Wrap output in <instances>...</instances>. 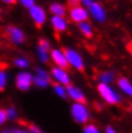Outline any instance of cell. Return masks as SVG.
Instances as JSON below:
<instances>
[{"label": "cell", "mask_w": 132, "mask_h": 133, "mask_svg": "<svg viewBox=\"0 0 132 133\" xmlns=\"http://www.w3.org/2000/svg\"><path fill=\"white\" fill-rule=\"evenodd\" d=\"M80 30L82 31V33L86 36V37H91L92 36V31H91V27H90V24L89 23H80Z\"/></svg>", "instance_id": "cell-15"}, {"label": "cell", "mask_w": 132, "mask_h": 133, "mask_svg": "<svg viewBox=\"0 0 132 133\" xmlns=\"http://www.w3.org/2000/svg\"><path fill=\"white\" fill-rule=\"evenodd\" d=\"M51 23H53V27L56 32H62L67 28V23L66 21L62 18V17H58V16H54L53 19H51Z\"/></svg>", "instance_id": "cell-12"}, {"label": "cell", "mask_w": 132, "mask_h": 133, "mask_svg": "<svg viewBox=\"0 0 132 133\" xmlns=\"http://www.w3.org/2000/svg\"><path fill=\"white\" fill-rule=\"evenodd\" d=\"M37 54H39V58H40V60L41 62H46L48 60V54H46V50L45 49H42L41 46H39L37 48Z\"/></svg>", "instance_id": "cell-17"}, {"label": "cell", "mask_w": 132, "mask_h": 133, "mask_svg": "<svg viewBox=\"0 0 132 133\" xmlns=\"http://www.w3.org/2000/svg\"><path fill=\"white\" fill-rule=\"evenodd\" d=\"M98 90H99V94L103 96V99L105 100L108 104H117V102L121 101L119 96L117 95L116 92H114L106 83H100Z\"/></svg>", "instance_id": "cell-1"}, {"label": "cell", "mask_w": 132, "mask_h": 133, "mask_svg": "<svg viewBox=\"0 0 132 133\" xmlns=\"http://www.w3.org/2000/svg\"><path fill=\"white\" fill-rule=\"evenodd\" d=\"M118 86L121 87V90L123 91V92H126L127 95H130L132 96V84L126 78H119L118 79Z\"/></svg>", "instance_id": "cell-13"}, {"label": "cell", "mask_w": 132, "mask_h": 133, "mask_svg": "<svg viewBox=\"0 0 132 133\" xmlns=\"http://www.w3.org/2000/svg\"><path fill=\"white\" fill-rule=\"evenodd\" d=\"M68 95L72 97L73 100H76L77 102H81L83 104L86 99H85V96H83V94L77 88V87H73V86H71V87H68Z\"/></svg>", "instance_id": "cell-11"}, {"label": "cell", "mask_w": 132, "mask_h": 133, "mask_svg": "<svg viewBox=\"0 0 132 133\" xmlns=\"http://www.w3.org/2000/svg\"><path fill=\"white\" fill-rule=\"evenodd\" d=\"M33 82L36 83L37 86H40V87H46L48 86V83H49V81L48 79H44V78H41V77H35L33 78Z\"/></svg>", "instance_id": "cell-19"}, {"label": "cell", "mask_w": 132, "mask_h": 133, "mask_svg": "<svg viewBox=\"0 0 132 133\" xmlns=\"http://www.w3.org/2000/svg\"><path fill=\"white\" fill-rule=\"evenodd\" d=\"M36 74H37V77H41V78L49 81V76H48V73H46L45 70H42V69H37V70H36Z\"/></svg>", "instance_id": "cell-21"}, {"label": "cell", "mask_w": 132, "mask_h": 133, "mask_svg": "<svg viewBox=\"0 0 132 133\" xmlns=\"http://www.w3.org/2000/svg\"><path fill=\"white\" fill-rule=\"evenodd\" d=\"M50 12H51V13H54L55 16L62 17V16H64L66 9H64V6H63V5H60V4H53V5L50 6Z\"/></svg>", "instance_id": "cell-14"}, {"label": "cell", "mask_w": 132, "mask_h": 133, "mask_svg": "<svg viewBox=\"0 0 132 133\" xmlns=\"http://www.w3.org/2000/svg\"><path fill=\"white\" fill-rule=\"evenodd\" d=\"M39 44H40L39 46H41L42 49H45V50L49 49V42H48L46 40H40V42H39Z\"/></svg>", "instance_id": "cell-27"}, {"label": "cell", "mask_w": 132, "mask_h": 133, "mask_svg": "<svg viewBox=\"0 0 132 133\" xmlns=\"http://www.w3.org/2000/svg\"><path fill=\"white\" fill-rule=\"evenodd\" d=\"M67 1H68V5L71 8H76V6H78V4H80L81 0H67Z\"/></svg>", "instance_id": "cell-25"}, {"label": "cell", "mask_w": 132, "mask_h": 133, "mask_svg": "<svg viewBox=\"0 0 132 133\" xmlns=\"http://www.w3.org/2000/svg\"><path fill=\"white\" fill-rule=\"evenodd\" d=\"M30 13H31V17L33 18L36 26H37V27H41L42 23L45 22V12H44V9L35 5V6H32V8L30 9Z\"/></svg>", "instance_id": "cell-6"}, {"label": "cell", "mask_w": 132, "mask_h": 133, "mask_svg": "<svg viewBox=\"0 0 132 133\" xmlns=\"http://www.w3.org/2000/svg\"><path fill=\"white\" fill-rule=\"evenodd\" d=\"M8 36L14 44H22L24 41V35L16 27H8Z\"/></svg>", "instance_id": "cell-9"}, {"label": "cell", "mask_w": 132, "mask_h": 133, "mask_svg": "<svg viewBox=\"0 0 132 133\" xmlns=\"http://www.w3.org/2000/svg\"><path fill=\"white\" fill-rule=\"evenodd\" d=\"M16 116H17V113L14 109H8V110H7V118L13 119V118H16Z\"/></svg>", "instance_id": "cell-24"}, {"label": "cell", "mask_w": 132, "mask_h": 133, "mask_svg": "<svg viewBox=\"0 0 132 133\" xmlns=\"http://www.w3.org/2000/svg\"><path fill=\"white\" fill-rule=\"evenodd\" d=\"M51 58L54 60V63L59 68H67L68 66V60H67V56L64 54V51L62 50H53L51 51Z\"/></svg>", "instance_id": "cell-5"}, {"label": "cell", "mask_w": 132, "mask_h": 133, "mask_svg": "<svg viewBox=\"0 0 132 133\" xmlns=\"http://www.w3.org/2000/svg\"><path fill=\"white\" fill-rule=\"evenodd\" d=\"M54 91L60 96V97H66L67 96V91H66V88L63 87V86H60V84H55L54 86Z\"/></svg>", "instance_id": "cell-16"}, {"label": "cell", "mask_w": 132, "mask_h": 133, "mask_svg": "<svg viewBox=\"0 0 132 133\" xmlns=\"http://www.w3.org/2000/svg\"><path fill=\"white\" fill-rule=\"evenodd\" d=\"M5 82H7V76L4 72H1V74H0V88L1 90L5 87Z\"/></svg>", "instance_id": "cell-23"}, {"label": "cell", "mask_w": 132, "mask_h": 133, "mask_svg": "<svg viewBox=\"0 0 132 133\" xmlns=\"http://www.w3.org/2000/svg\"><path fill=\"white\" fill-rule=\"evenodd\" d=\"M90 12L94 16V18L96 21H99V22H103L105 19V12H104V9L100 6L99 4H96V3H92L90 5Z\"/></svg>", "instance_id": "cell-10"}, {"label": "cell", "mask_w": 132, "mask_h": 133, "mask_svg": "<svg viewBox=\"0 0 132 133\" xmlns=\"http://www.w3.org/2000/svg\"><path fill=\"white\" fill-rule=\"evenodd\" d=\"M71 18L74 21V22H78V23H82L87 19V12L81 8V6H76V8H72L71 9Z\"/></svg>", "instance_id": "cell-8"}, {"label": "cell", "mask_w": 132, "mask_h": 133, "mask_svg": "<svg viewBox=\"0 0 132 133\" xmlns=\"http://www.w3.org/2000/svg\"><path fill=\"white\" fill-rule=\"evenodd\" d=\"M106 133H116V131H114L112 127H108V128H106Z\"/></svg>", "instance_id": "cell-30"}, {"label": "cell", "mask_w": 132, "mask_h": 133, "mask_svg": "<svg viewBox=\"0 0 132 133\" xmlns=\"http://www.w3.org/2000/svg\"><path fill=\"white\" fill-rule=\"evenodd\" d=\"M5 116H7V111H5V110H1V111H0V123H4Z\"/></svg>", "instance_id": "cell-28"}, {"label": "cell", "mask_w": 132, "mask_h": 133, "mask_svg": "<svg viewBox=\"0 0 132 133\" xmlns=\"http://www.w3.org/2000/svg\"><path fill=\"white\" fill-rule=\"evenodd\" d=\"M85 133H100V132L98 131V128L95 125L90 124V125H86L85 127Z\"/></svg>", "instance_id": "cell-20"}, {"label": "cell", "mask_w": 132, "mask_h": 133, "mask_svg": "<svg viewBox=\"0 0 132 133\" xmlns=\"http://www.w3.org/2000/svg\"><path fill=\"white\" fill-rule=\"evenodd\" d=\"M51 73H53V77L59 83H62V84H68V83H69V77H68L67 72L63 68L55 66V68H53Z\"/></svg>", "instance_id": "cell-7"}, {"label": "cell", "mask_w": 132, "mask_h": 133, "mask_svg": "<svg viewBox=\"0 0 132 133\" xmlns=\"http://www.w3.org/2000/svg\"><path fill=\"white\" fill-rule=\"evenodd\" d=\"M16 65L21 66V68H24V66L28 65V60H26V59H17L16 60Z\"/></svg>", "instance_id": "cell-22"}, {"label": "cell", "mask_w": 132, "mask_h": 133, "mask_svg": "<svg viewBox=\"0 0 132 133\" xmlns=\"http://www.w3.org/2000/svg\"><path fill=\"white\" fill-rule=\"evenodd\" d=\"M127 50H128V51L132 54V41H131V42H128V45H127Z\"/></svg>", "instance_id": "cell-31"}, {"label": "cell", "mask_w": 132, "mask_h": 133, "mask_svg": "<svg viewBox=\"0 0 132 133\" xmlns=\"http://www.w3.org/2000/svg\"><path fill=\"white\" fill-rule=\"evenodd\" d=\"M4 133H7V132H4Z\"/></svg>", "instance_id": "cell-34"}, {"label": "cell", "mask_w": 132, "mask_h": 133, "mask_svg": "<svg viewBox=\"0 0 132 133\" xmlns=\"http://www.w3.org/2000/svg\"><path fill=\"white\" fill-rule=\"evenodd\" d=\"M3 1H5V3H8V4H14V3H16V0H3Z\"/></svg>", "instance_id": "cell-32"}, {"label": "cell", "mask_w": 132, "mask_h": 133, "mask_svg": "<svg viewBox=\"0 0 132 133\" xmlns=\"http://www.w3.org/2000/svg\"><path fill=\"white\" fill-rule=\"evenodd\" d=\"M33 78L31 77L30 73H19L18 77H17V81H16V84L17 87L22 91H27L32 83Z\"/></svg>", "instance_id": "cell-4"}, {"label": "cell", "mask_w": 132, "mask_h": 133, "mask_svg": "<svg viewBox=\"0 0 132 133\" xmlns=\"http://www.w3.org/2000/svg\"><path fill=\"white\" fill-rule=\"evenodd\" d=\"M14 133H24V132H21V131H18V132H14Z\"/></svg>", "instance_id": "cell-33"}, {"label": "cell", "mask_w": 132, "mask_h": 133, "mask_svg": "<svg viewBox=\"0 0 132 133\" xmlns=\"http://www.w3.org/2000/svg\"><path fill=\"white\" fill-rule=\"evenodd\" d=\"M72 115L74 118L76 122L78 123H86L89 119V111L86 109V106L81 102H76L72 106Z\"/></svg>", "instance_id": "cell-2"}, {"label": "cell", "mask_w": 132, "mask_h": 133, "mask_svg": "<svg viewBox=\"0 0 132 133\" xmlns=\"http://www.w3.org/2000/svg\"><path fill=\"white\" fill-rule=\"evenodd\" d=\"M100 79L103 81L101 83H106V84H108L109 82L113 81V74H112V73H103V74L100 76Z\"/></svg>", "instance_id": "cell-18"}, {"label": "cell", "mask_w": 132, "mask_h": 133, "mask_svg": "<svg viewBox=\"0 0 132 133\" xmlns=\"http://www.w3.org/2000/svg\"><path fill=\"white\" fill-rule=\"evenodd\" d=\"M30 131H31V133H41V131H40L39 128H36V127H33V125H31Z\"/></svg>", "instance_id": "cell-29"}, {"label": "cell", "mask_w": 132, "mask_h": 133, "mask_svg": "<svg viewBox=\"0 0 132 133\" xmlns=\"http://www.w3.org/2000/svg\"><path fill=\"white\" fill-rule=\"evenodd\" d=\"M21 3H22L24 6H27V8L35 6V5H33V0H21Z\"/></svg>", "instance_id": "cell-26"}, {"label": "cell", "mask_w": 132, "mask_h": 133, "mask_svg": "<svg viewBox=\"0 0 132 133\" xmlns=\"http://www.w3.org/2000/svg\"><path fill=\"white\" fill-rule=\"evenodd\" d=\"M63 51H64V54H66L68 63H69L71 65H73L76 69H78V70L82 72L83 62H82V58L80 56V54L76 52L74 50H71V49H66V50H63Z\"/></svg>", "instance_id": "cell-3"}]
</instances>
